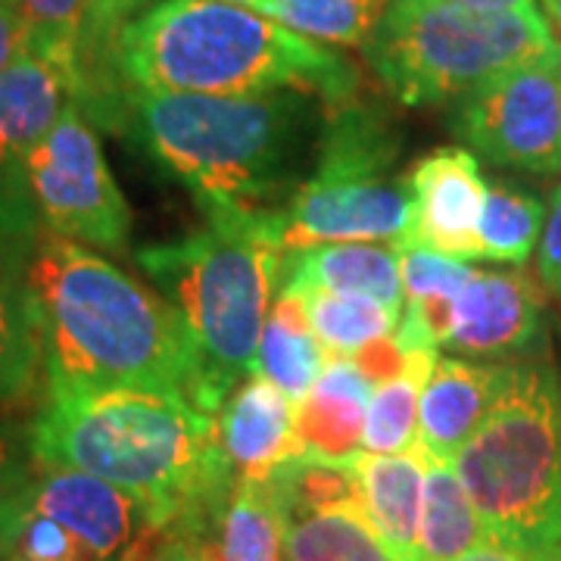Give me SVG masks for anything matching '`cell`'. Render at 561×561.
Here are the masks:
<instances>
[{
    "instance_id": "8fae6325",
    "label": "cell",
    "mask_w": 561,
    "mask_h": 561,
    "mask_svg": "<svg viewBox=\"0 0 561 561\" xmlns=\"http://www.w3.org/2000/svg\"><path fill=\"white\" fill-rule=\"evenodd\" d=\"M268 478L284 518V561H402L368 522L350 465L290 459Z\"/></svg>"
},
{
    "instance_id": "e575fe53",
    "label": "cell",
    "mask_w": 561,
    "mask_h": 561,
    "mask_svg": "<svg viewBox=\"0 0 561 561\" xmlns=\"http://www.w3.org/2000/svg\"><path fill=\"white\" fill-rule=\"evenodd\" d=\"M25 54H32V38H28V25L22 20L20 7L0 3V69L22 60Z\"/></svg>"
},
{
    "instance_id": "d6a6232c",
    "label": "cell",
    "mask_w": 561,
    "mask_h": 561,
    "mask_svg": "<svg viewBox=\"0 0 561 561\" xmlns=\"http://www.w3.org/2000/svg\"><path fill=\"white\" fill-rule=\"evenodd\" d=\"M35 465L38 461L32 453L28 434H22L10 421L0 419V508L25 493V486L35 474Z\"/></svg>"
},
{
    "instance_id": "ffe728a7",
    "label": "cell",
    "mask_w": 561,
    "mask_h": 561,
    "mask_svg": "<svg viewBox=\"0 0 561 561\" xmlns=\"http://www.w3.org/2000/svg\"><path fill=\"white\" fill-rule=\"evenodd\" d=\"M350 468L356 474L368 522L375 524V530L402 561H415L427 456L421 449L400 456L362 453Z\"/></svg>"
},
{
    "instance_id": "9a60e30c",
    "label": "cell",
    "mask_w": 561,
    "mask_h": 561,
    "mask_svg": "<svg viewBox=\"0 0 561 561\" xmlns=\"http://www.w3.org/2000/svg\"><path fill=\"white\" fill-rule=\"evenodd\" d=\"M508 368L512 365H481L456 356L437 359L421 387L419 405V449L427 459L453 465L500 400Z\"/></svg>"
},
{
    "instance_id": "cb8c5ba5",
    "label": "cell",
    "mask_w": 561,
    "mask_h": 561,
    "mask_svg": "<svg viewBox=\"0 0 561 561\" xmlns=\"http://www.w3.org/2000/svg\"><path fill=\"white\" fill-rule=\"evenodd\" d=\"M221 561H284V518L272 478H238L221 518Z\"/></svg>"
},
{
    "instance_id": "8d00e7d4",
    "label": "cell",
    "mask_w": 561,
    "mask_h": 561,
    "mask_svg": "<svg viewBox=\"0 0 561 561\" xmlns=\"http://www.w3.org/2000/svg\"><path fill=\"white\" fill-rule=\"evenodd\" d=\"M456 561H530L518 556V552H512V549H505V546H496V542H486V546H478L474 552H468V556H461Z\"/></svg>"
},
{
    "instance_id": "1f68e13d",
    "label": "cell",
    "mask_w": 561,
    "mask_h": 561,
    "mask_svg": "<svg viewBox=\"0 0 561 561\" xmlns=\"http://www.w3.org/2000/svg\"><path fill=\"white\" fill-rule=\"evenodd\" d=\"M405 300H459L474 268L431 250H400Z\"/></svg>"
},
{
    "instance_id": "83f0119b",
    "label": "cell",
    "mask_w": 561,
    "mask_h": 561,
    "mask_svg": "<svg viewBox=\"0 0 561 561\" xmlns=\"http://www.w3.org/2000/svg\"><path fill=\"white\" fill-rule=\"evenodd\" d=\"M546 228V206L534 194L512 184H490L483 203L481 260L524 265L540 247Z\"/></svg>"
},
{
    "instance_id": "4316f807",
    "label": "cell",
    "mask_w": 561,
    "mask_h": 561,
    "mask_svg": "<svg viewBox=\"0 0 561 561\" xmlns=\"http://www.w3.org/2000/svg\"><path fill=\"white\" fill-rule=\"evenodd\" d=\"M16 7L28 25L32 54L60 69L79 101L91 0H16Z\"/></svg>"
},
{
    "instance_id": "7402d4cb",
    "label": "cell",
    "mask_w": 561,
    "mask_h": 561,
    "mask_svg": "<svg viewBox=\"0 0 561 561\" xmlns=\"http://www.w3.org/2000/svg\"><path fill=\"white\" fill-rule=\"evenodd\" d=\"M334 359L324 343L319 341V334L312 331L306 306L297 294L280 290L272 312L265 321L260 343V371L275 381L294 402H300L316 381L321 378V371L328 368V362Z\"/></svg>"
},
{
    "instance_id": "f35d334b",
    "label": "cell",
    "mask_w": 561,
    "mask_h": 561,
    "mask_svg": "<svg viewBox=\"0 0 561 561\" xmlns=\"http://www.w3.org/2000/svg\"><path fill=\"white\" fill-rule=\"evenodd\" d=\"M537 7L542 10V16L549 20L552 32H559L561 38V0H537Z\"/></svg>"
},
{
    "instance_id": "d590c367",
    "label": "cell",
    "mask_w": 561,
    "mask_h": 561,
    "mask_svg": "<svg viewBox=\"0 0 561 561\" xmlns=\"http://www.w3.org/2000/svg\"><path fill=\"white\" fill-rule=\"evenodd\" d=\"M140 561H213L209 540H197L187 534H165V540Z\"/></svg>"
},
{
    "instance_id": "e0dca14e",
    "label": "cell",
    "mask_w": 561,
    "mask_h": 561,
    "mask_svg": "<svg viewBox=\"0 0 561 561\" xmlns=\"http://www.w3.org/2000/svg\"><path fill=\"white\" fill-rule=\"evenodd\" d=\"M402 253L390 243H324L280 260V290H331L402 316Z\"/></svg>"
},
{
    "instance_id": "484cf974",
    "label": "cell",
    "mask_w": 561,
    "mask_h": 561,
    "mask_svg": "<svg viewBox=\"0 0 561 561\" xmlns=\"http://www.w3.org/2000/svg\"><path fill=\"white\" fill-rule=\"evenodd\" d=\"M290 294L302 300L312 331L319 334V341L331 356H356L375 341L397 334L400 324V316L378 302L353 300L316 287H300Z\"/></svg>"
},
{
    "instance_id": "f546056e",
    "label": "cell",
    "mask_w": 561,
    "mask_h": 561,
    "mask_svg": "<svg viewBox=\"0 0 561 561\" xmlns=\"http://www.w3.org/2000/svg\"><path fill=\"white\" fill-rule=\"evenodd\" d=\"M0 561H91L60 522L38 512L25 493L0 508Z\"/></svg>"
},
{
    "instance_id": "ac0fdd59",
    "label": "cell",
    "mask_w": 561,
    "mask_h": 561,
    "mask_svg": "<svg viewBox=\"0 0 561 561\" xmlns=\"http://www.w3.org/2000/svg\"><path fill=\"white\" fill-rule=\"evenodd\" d=\"M375 383L350 356H334L316 387L297 402V440L302 459L353 465L362 453Z\"/></svg>"
},
{
    "instance_id": "277c9868",
    "label": "cell",
    "mask_w": 561,
    "mask_h": 561,
    "mask_svg": "<svg viewBox=\"0 0 561 561\" xmlns=\"http://www.w3.org/2000/svg\"><path fill=\"white\" fill-rule=\"evenodd\" d=\"M135 116L150 157L194 194L206 221H250L280 213L302 184L297 160L316 103L302 91L135 94Z\"/></svg>"
},
{
    "instance_id": "8992f818",
    "label": "cell",
    "mask_w": 561,
    "mask_h": 561,
    "mask_svg": "<svg viewBox=\"0 0 561 561\" xmlns=\"http://www.w3.org/2000/svg\"><path fill=\"white\" fill-rule=\"evenodd\" d=\"M490 542L561 561V371L512 365L490 415L453 459Z\"/></svg>"
},
{
    "instance_id": "6da1fadb",
    "label": "cell",
    "mask_w": 561,
    "mask_h": 561,
    "mask_svg": "<svg viewBox=\"0 0 561 561\" xmlns=\"http://www.w3.org/2000/svg\"><path fill=\"white\" fill-rule=\"evenodd\" d=\"M28 443L38 465L84 471L131 493L162 537L209 540L238 486L219 415L165 390L47 383Z\"/></svg>"
},
{
    "instance_id": "ab89813d",
    "label": "cell",
    "mask_w": 561,
    "mask_h": 561,
    "mask_svg": "<svg viewBox=\"0 0 561 561\" xmlns=\"http://www.w3.org/2000/svg\"><path fill=\"white\" fill-rule=\"evenodd\" d=\"M219 3H234V7H247V10H260L265 0H219Z\"/></svg>"
},
{
    "instance_id": "30bf717a",
    "label": "cell",
    "mask_w": 561,
    "mask_h": 561,
    "mask_svg": "<svg viewBox=\"0 0 561 561\" xmlns=\"http://www.w3.org/2000/svg\"><path fill=\"white\" fill-rule=\"evenodd\" d=\"M453 135L493 165L561 172V60L483 81L449 103Z\"/></svg>"
},
{
    "instance_id": "7a4b0ae2",
    "label": "cell",
    "mask_w": 561,
    "mask_h": 561,
    "mask_svg": "<svg viewBox=\"0 0 561 561\" xmlns=\"http://www.w3.org/2000/svg\"><path fill=\"white\" fill-rule=\"evenodd\" d=\"M25 294L47 383L165 390L203 409L201 362L179 312L98 250L41 238Z\"/></svg>"
},
{
    "instance_id": "f1b7e54d",
    "label": "cell",
    "mask_w": 561,
    "mask_h": 561,
    "mask_svg": "<svg viewBox=\"0 0 561 561\" xmlns=\"http://www.w3.org/2000/svg\"><path fill=\"white\" fill-rule=\"evenodd\" d=\"M41 359L38 324L28 294L0 272V405L28 397Z\"/></svg>"
},
{
    "instance_id": "4fadbf2b",
    "label": "cell",
    "mask_w": 561,
    "mask_h": 561,
    "mask_svg": "<svg viewBox=\"0 0 561 561\" xmlns=\"http://www.w3.org/2000/svg\"><path fill=\"white\" fill-rule=\"evenodd\" d=\"M412 225L402 250H431L449 260H481L483 203L490 184L465 147H440L409 172Z\"/></svg>"
},
{
    "instance_id": "3957f363",
    "label": "cell",
    "mask_w": 561,
    "mask_h": 561,
    "mask_svg": "<svg viewBox=\"0 0 561 561\" xmlns=\"http://www.w3.org/2000/svg\"><path fill=\"white\" fill-rule=\"evenodd\" d=\"M113 66L138 94L302 91L337 106L359 88V72L341 50L219 0L153 3L119 28Z\"/></svg>"
},
{
    "instance_id": "4dcf8cb0",
    "label": "cell",
    "mask_w": 561,
    "mask_h": 561,
    "mask_svg": "<svg viewBox=\"0 0 561 561\" xmlns=\"http://www.w3.org/2000/svg\"><path fill=\"white\" fill-rule=\"evenodd\" d=\"M160 0H91V20H88V44H84V69H81V98L79 103L91 101L101 81V62L113 66V41L125 22L140 16ZM116 69V66H113Z\"/></svg>"
},
{
    "instance_id": "d4e9b609",
    "label": "cell",
    "mask_w": 561,
    "mask_h": 561,
    "mask_svg": "<svg viewBox=\"0 0 561 561\" xmlns=\"http://www.w3.org/2000/svg\"><path fill=\"white\" fill-rule=\"evenodd\" d=\"M387 0H265L256 13L302 38L331 47H365Z\"/></svg>"
},
{
    "instance_id": "44dd1931",
    "label": "cell",
    "mask_w": 561,
    "mask_h": 561,
    "mask_svg": "<svg viewBox=\"0 0 561 561\" xmlns=\"http://www.w3.org/2000/svg\"><path fill=\"white\" fill-rule=\"evenodd\" d=\"M486 542V524L461 486L456 468L449 461L427 459L415 561H456Z\"/></svg>"
},
{
    "instance_id": "5bb4252c",
    "label": "cell",
    "mask_w": 561,
    "mask_h": 561,
    "mask_svg": "<svg viewBox=\"0 0 561 561\" xmlns=\"http://www.w3.org/2000/svg\"><path fill=\"white\" fill-rule=\"evenodd\" d=\"M546 321L537 287L518 272L474 268L456 300L446 346L461 356H522L542 343Z\"/></svg>"
},
{
    "instance_id": "836d02e7",
    "label": "cell",
    "mask_w": 561,
    "mask_h": 561,
    "mask_svg": "<svg viewBox=\"0 0 561 561\" xmlns=\"http://www.w3.org/2000/svg\"><path fill=\"white\" fill-rule=\"evenodd\" d=\"M537 272L546 290L561 302V187H556L546 213V228L537 247Z\"/></svg>"
},
{
    "instance_id": "5b68a950",
    "label": "cell",
    "mask_w": 561,
    "mask_h": 561,
    "mask_svg": "<svg viewBox=\"0 0 561 561\" xmlns=\"http://www.w3.org/2000/svg\"><path fill=\"white\" fill-rule=\"evenodd\" d=\"M278 213L209 221L169 243L138 250V265L179 312L203 375V409L221 405L260 371V343L280 280Z\"/></svg>"
},
{
    "instance_id": "d6986e66",
    "label": "cell",
    "mask_w": 561,
    "mask_h": 561,
    "mask_svg": "<svg viewBox=\"0 0 561 561\" xmlns=\"http://www.w3.org/2000/svg\"><path fill=\"white\" fill-rule=\"evenodd\" d=\"M72 101L69 79L35 54L0 69V165H22Z\"/></svg>"
},
{
    "instance_id": "603a6c76",
    "label": "cell",
    "mask_w": 561,
    "mask_h": 561,
    "mask_svg": "<svg viewBox=\"0 0 561 561\" xmlns=\"http://www.w3.org/2000/svg\"><path fill=\"white\" fill-rule=\"evenodd\" d=\"M437 359H440L437 350H412L405 353V368L400 375L375 387L365 419V437H362L365 453L400 456L419 449L421 387L427 383Z\"/></svg>"
},
{
    "instance_id": "2e32d148",
    "label": "cell",
    "mask_w": 561,
    "mask_h": 561,
    "mask_svg": "<svg viewBox=\"0 0 561 561\" xmlns=\"http://www.w3.org/2000/svg\"><path fill=\"white\" fill-rule=\"evenodd\" d=\"M219 434L238 478H265L284 461L302 459L297 440V402L262 371L221 405Z\"/></svg>"
},
{
    "instance_id": "52a82bcc",
    "label": "cell",
    "mask_w": 561,
    "mask_h": 561,
    "mask_svg": "<svg viewBox=\"0 0 561 561\" xmlns=\"http://www.w3.org/2000/svg\"><path fill=\"white\" fill-rule=\"evenodd\" d=\"M362 50L405 106L456 103L502 72L561 60L542 10H474L449 0H387Z\"/></svg>"
},
{
    "instance_id": "60d3db41",
    "label": "cell",
    "mask_w": 561,
    "mask_h": 561,
    "mask_svg": "<svg viewBox=\"0 0 561 561\" xmlns=\"http://www.w3.org/2000/svg\"><path fill=\"white\" fill-rule=\"evenodd\" d=\"M0 3H16V0H0Z\"/></svg>"
},
{
    "instance_id": "ba28073f",
    "label": "cell",
    "mask_w": 561,
    "mask_h": 561,
    "mask_svg": "<svg viewBox=\"0 0 561 561\" xmlns=\"http://www.w3.org/2000/svg\"><path fill=\"white\" fill-rule=\"evenodd\" d=\"M402 140L390 116L362 101L331 106L312 175L278 213L284 253L324 243H390L402 250L412 187L397 172Z\"/></svg>"
},
{
    "instance_id": "7c38bea8",
    "label": "cell",
    "mask_w": 561,
    "mask_h": 561,
    "mask_svg": "<svg viewBox=\"0 0 561 561\" xmlns=\"http://www.w3.org/2000/svg\"><path fill=\"white\" fill-rule=\"evenodd\" d=\"M25 496L60 522L91 561H135L140 546L157 537L147 508L131 493L84 471L35 465Z\"/></svg>"
},
{
    "instance_id": "74e56055",
    "label": "cell",
    "mask_w": 561,
    "mask_h": 561,
    "mask_svg": "<svg viewBox=\"0 0 561 561\" xmlns=\"http://www.w3.org/2000/svg\"><path fill=\"white\" fill-rule=\"evenodd\" d=\"M461 7H474V10H540L537 0H449Z\"/></svg>"
},
{
    "instance_id": "9c48e42d",
    "label": "cell",
    "mask_w": 561,
    "mask_h": 561,
    "mask_svg": "<svg viewBox=\"0 0 561 561\" xmlns=\"http://www.w3.org/2000/svg\"><path fill=\"white\" fill-rule=\"evenodd\" d=\"M22 172L50 234L106 253L125 250L131 209L79 101L22 160Z\"/></svg>"
}]
</instances>
